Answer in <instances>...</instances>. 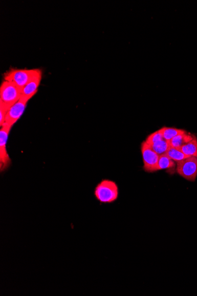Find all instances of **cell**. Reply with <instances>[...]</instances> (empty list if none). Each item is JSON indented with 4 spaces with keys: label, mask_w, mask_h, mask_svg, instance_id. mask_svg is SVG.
Masks as SVG:
<instances>
[{
    "label": "cell",
    "mask_w": 197,
    "mask_h": 296,
    "mask_svg": "<svg viewBox=\"0 0 197 296\" xmlns=\"http://www.w3.org/2000/svg\"><path fill=\"white\" fill-rule=\"evenodd\" d=\"M94 195L96 199L100 203H114L119 197L118 184L113 180L103 179L96 185Z\"/></svg>",
    "instance_id": "1"
},
{
    "label": "cell",
    "mask_w": 197,
    "mask_h": 296,
    "mask_svg": "<svg viewBox=\"0 0 197 296\" xmlns=\"http://www.w3.org/2000/svg\"><path fill=\"white\" fill-rule=\"evenodd\" d=\"M21 97V88L16 84L4 80L0 87V102L11 107Z\"/></svg>",
    "instance_id": "2"
},
{
    "label": "cell",
    "mask_w": 197,
    "mask_h": 296,
    "mask_svg": "<svg viewBox=\"0 0 197 296\" xmlns=\"http://www.w3.org/2000/svg\"><path fill=\"white\" fill-rule=\"evenodd\" d=\"M38 69H11L7 72L4 78L6 81L16 84L18 87L22 88L28 83L31 79L36 75Z\"/></svg>",
    "instance_id": "3"
},
{
    "label": "cell",
    "mask_w": 197,
    "mask_h": 296,
    "mask_svg": "<svg viewBox=\"0 0 197 296\" xmlns=\"http://www.w3.org/2000/svg\"><path fill=\"white\" fill-rule=\"evenodd\" d=\"M12 128L13 126L5 123L1 126V130H0V172L1 173L7 171L11 164V159L7 151V143L10 130Z\"/></svg>",
    "instance_id": "4"
},
{
    "label": "cell",
    "mask_w": 197,
    "mask_h": 296,
    "mask_svg": "<svg viewBox=\"0 0 197 296\" xmlns=\"http://www.w3.org/2000/svg\"><path fill=\"white\" fill-rule=\"evenodd\" d=\"M176 172L188 181L194 182L197 177V158L189 157L177 164Z\"/></svg>",
    "instance_id": "5"
},
{
    "label": "cell",
    "mask_w": 197,
    "mask_h": 296,
    "mask_svg": "<svg viewBox=\"0 0 197 296\" xmlns=\"http://www.w3.org/2000/svg\"><path fill=\"white\" fill-rule=\"evenodd\" d=\"M141 151L143 162H144L143 168L144 171L147 173L157 172V168L160 155L154 151L152 147L146 143L145 141H143L141 145Z\"/></svg>",
    "instance_id": "6"
},
{
    "label": "cell",
    "mask_w": 197,
    "mask_h": 296,
    "mask_svg": "<svg viewBox=\"0 0 197 296\" xmlns=\"http://www.w3.org/2000/svg\"><path fill=\"white\" fill-rule=\"evenodd\" d=\"M29 100L21 97L18 101L11 106L7 114L5 123L13 126L24 113Z\"/></svg>",
    "instance_id": "7"
},
{
    "label": "cell",
    "mask_w": 197,
    "mask_h": 296,
    "mask_svg": "<svg viewBox=\"0 0 197 296\" xmlns=\"http://www.w3.org/2000/svg\"><path fill=\"white\" fill-rule=\"evenodd\" d=\"M42 79V72L40 69L36 73L30 81L21 89V97L30 99L37 93Z\"/></svg>",
    "instance_id": "8"
},
{
    "label": "cell",
    "mask_w": 197,
    "mask_h": 296,
    "mask_svg": "<svg viewBox=\"0 0 197 296\" xmlns=\"http://www.w3.org/2000/svg\"><path fill=\"white\" fill-rule=\"evenodd\" d=\"M195 137L192 135V134L185 132L183 134H180L179 135H177L172 138V139L169 141V143L171 147L180 149L182 146L187 144L189 142L194 139Z\"/></svg>",
    "instance_id": "9"
},
{
    "label": "cell",
    "mask_w": 197,
    "mask_h": 296,
    "mask_svg": "<svg viewBox=\"0 0 197 296\" xmlns=\"http://www.w3.org/2000/svg\"><path fill=\"white\" fill-rule=\"evenodd\" d=\"M175 167V161L170 158L167 154L165 153L160 155L157 168V171L165 170V169H172Z\"/></svg>",
    "instance_id": "10"
},
{
    "label": "cell",
    "mask_w": 197,
    "mask_h": 296,
    "mask_svg": "<svg viewBox=\"0 0 197 296\" xmlns=\"http://www.w3.org/2000/svg\"><path fill=\"white\" fill-rule=\"evenodd\" d=\"M180 149L188 157H195L197 158L196 138L195 137L194 139L182 146Z\"/></svg>",
    "instance_id": "11"
},
{
    "label": "cell",
    "mask_w": 197,
    "mask_h": 296,
    "mask_svg": "<svg viewBox=\"0 0 197 296\" xmlns=\"http://www.w3.org/2000/svg\"><path fill=\"white\" fill-rule=\"evenodd\" d=\"M160 130H161L164 139L168 141H169L172 139V138L177 136V135H179L180 134H183L186 132L183 130L171 128H166V126H164V128H162Z\"/></svg>",
    "instance_id": "12"
},
{
    "label": "cell",
    "mask_w": 197,
    "mask_h": 296,
    "mask_svg": "<svg viewBox=\"0 0 197 296\" xmlns=\"http://www.w3.org/2000/svg\"><path fill=\"white\" fill-rule=\"evenodd\" d=\"M149 145L152 147L153 151H155L159 155H163V154L167 153L169 149L171 147L169 141L165 139H162Z\"/></svg>",
    "instance_id": "13"
},
{
    "label": "cell",
    "mask_w": 197,
    "mask_h": 296,
    "mask_svg": "<svg viewBox=\"0 0 197 296\" xmlns=\"http://www.w3.org/2000/svg\"><path fill=\"white\" fill-rule=\"evenodd\" d=\"M167 155L175 162H179L180 161H182L185 159L188 158L187 156L185 155V154L181 151L180 149L170 147L166 153Z\"/></svg>",
    "instance_id": "14"
},
{
    "label": "cell",
    "mask_w": 197,
    "mask_h": 296,
    "mask_svg": "<svg viewBox=\"0 0 197 296\" xmlns=\"http://www.w3.org/2000/svg\"><path fill=\"white\" fill-rule=\"evenodd\" d=\"M162 139H164V138L163 136H162L161 130H159L157 131V132L150 134V135L146 138L145 142L149 145H151Z\"/></svg>",
    "instance_id": "15"
},
{
    "label": "cell",
    "mask_w": 197,
    "mask_h": 296,
    "mask_svg": "<svg viewBox=\"0 0 197 296\" xmlns=\"http://www.w3.org/2000/svg\"><path fill=\"white\" fill-rule=\"evenodd\" d=\"M10 107L0 102V126H2L5 124L6 117Z\"/></svg>",
    "instance_id": "16"
}]
</instances>
